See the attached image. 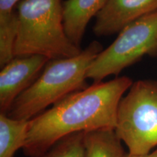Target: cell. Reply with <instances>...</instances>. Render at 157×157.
Segmentation results:
<instances>
[{
  "mask_svg": "<svg viewBox=\"0 0 157 157\" xmlns=\"http://www.w3.org/2000/svg\"><path fill=\"white\" fill-rule=\"evenodd\" d=\"M133 84L127 76L93 83L63 98L29 120L23 150L29 157H40L68 135L99 129H115L117 109Z\"/></svg>",
  "mask_w": 157,
  "mask_h": 157,
  "instance_id": "1",
  "label": "cell"
},
{
  "mask_svg": "<svg viewBox=\"0 0 157 157\" xmlns=\"http://www.w3.org/2000/svg\"><path fill=\"white\" fill-rule=\"evenodd\" d=\"M103 50L101 43L93 41L77 56L48 60L34 83L15 100L7 115L29 121L67 95L87 88L88 69Z\"/></svg>",
  "mask_w": 157,
  "mask_h": 157,
  "instance_id": "2",
  "label": "cell"
},
{
  "mask_svg": "<svg viewBox=\"0 0 157 157\" xmlns=\"http://www.w3.org/2000/svg\"><path fill=\"white\" fill-rule=\"evenodd\" d=\"M63 5L62 0H21L17 3L15 57L39 55L54 60L82 52L65 31Z\"/></svg>",
  "mask_w": 157,
  "mask_h": 157,
  "instance_id": "3",
  "label": "cell"
},
{
  "mask_svg": "<svg viewBox=\"0 0 157 157\" xmlns=\"http://www.w3.org/2000/svg\"><path fill=\"white\" fill-rule=\"evenodd\" d=\"M118 137L132 155H146L157 148V81L133 82L117 109Z\"/></svg>",
  "mask_w": 157,
  "mask_h": 157,
  "instance_id": "4",
  "label": "cell"
},
{
  "mask_svg": "<svg viewBox=\"0 0 157 157\" xmlns=\"http://www.w3.org/2000/svg\"><path fill=\"white\" fill-rule=\"evenodd\" d=\"M157 54V10L140 17L122 29L109 48L90 66L87 77L99 83L117 76L143 56Z\"/></svg>",
  "mask_w": 157,
  "mask_h": 157,
  "instance_id": "5",
  "label": "cell"
},
{
  "mask_svg": "<svg viewBox=\"0 0 157 157\" xmlns=\"http://www.w3.org/2000/svg\"><path fill=\"white\" fill-rule=\"evenodd\" d=\"M50 60L39 55L14 57L1 68L0 111L7 114L15 100L34 83Z\"/></svg>",
  "mask_w": 157,
  "mask_h": 157,
  "instance_id": "6",
  "label": "cell"
},
{
  "mask_svg": "<svg viewBox=\"0 0 157 157\" xmlns=\"http://www.w3.org/2000/svg\"><path fill=\"white\" fill-rule=\"evenodd\" d=\"M156 10L157 0H108L95 16L93 31L98 36L115 34Z\"/></svg>",
  "mask_w": 157,
  "mask_h": 157,
  "instance_id": "7",
  "label": "cell"
},
{
  "mask_svg": "<svg viewBox=\"0 0 157 157\" xmlns=\"http://www.w3.org/2000/svg\"><path fill=\"white\" fill-rule=\"evenodd\" d=\"M108 0H66L63 2V24L71 41L80 48L86 28Z\"/></svg>",
  "mask_w": 157,
  "mask_h": 157,
  "instance_id": "8",
  "label": "cell"
},
{
  "mask_svg": "<svg viewBox=\"0 0 157 157\" xmlns=\"http://www.w3.org/2000/svg\"><path fill=\"white\" fill-rule=\"evenodd\" d=\"M85 157H127L115 129L105 128L84 132Z\"/></svg>",
  "mask_w": 157,
  "mask_h": 157,
  "instance_id": "9",
  "label": "cell"
},
{
  "mask_svg": "<svg viewBox=\"0 0 157 157\" xmlns=\"http://www.w3.org/2000/svg\"><path fill=\"white\" fill-rule=\"evenodd\" d=\"M29 121L19 120L0 113V157H15L26 141Z\"/></svg>",
  "mask_w": 157,
  "mask_h": 157,
  "instance_id": "10",
  "label": "cell"
},
{
  "mask_svg": "<svg viewBox=\"0 0 157 157\" xmlns=\"http://www.w3.org/2000/svg\"><path fill=\"white\" fill-rule=\"evenodd\" d=\"M84 136V132L65 136L40 157H85Z\"/></svg>",
  "mask_w": 157,
  "mask_h": 157,
  "instance_id": "11",
  "label": "cell"
},
{
  "mask_svg": "<svg viewBox=\"0 0 157 157\" xmlns=\"http://www.w3.org/2000/svg\"><path fill=\"white\" fill-rule=\"evenodd\" d=\"M21 0H0V16L9 15L14 13L17 3Z\"/></svg>",
  "mask_w": 157,
  "mask_h": 157,
  "instance_id": "12",
  "label": "cell"
},
{
  "mask_svg": "<svg viewBox=\"0 0 157 157\" xmlns=\"http://www.w3.org/2000/svg\"><path fill=\"white\" fill-rule=\"evenodd\" d=\"M127 157H157V148L153 150L149 154L146 155H132L128 153Z\"/></svg>",
  "mask_w": 157,
  "mask_h": 157,
  "instance_id": "13",
  "label": "cell"
}]
</instances>
